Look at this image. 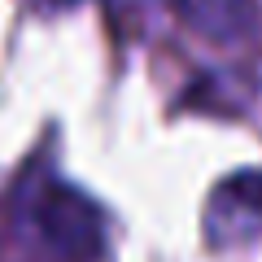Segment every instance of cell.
Here are the masks:
<instances>
[{"label": "cell", "instance_id": "obj_1", "mask_svg": "<svg viewBox=\"0 0 262 262\" xmlns=\"http://www.w3.org/2000/svg\"><path fill=\"white\" fill-rule=\"evenodd\" d=\"M39 241L61 262H96L105 249V219L79 188L70 184H44L31 206Z\"/></svg>", "mask_w": 262, "mask_h": 262}, {"label": "cell", "instance_id": "obj_2", "mask_svg": "<svg viewBox=\"0 0 262 262\" xmlns=\"http://www.w3.org/2000/svg\"><path fill=\"white\" fill-rule=\"evenodd\" d=\"M262 223V179H232L210 196V236L236 241Z\"/></svg>", "mask_w": 262, "mask_h": 262}]
</instances>
